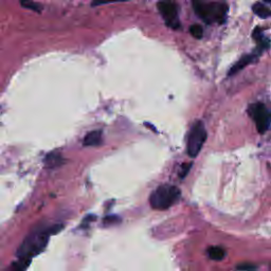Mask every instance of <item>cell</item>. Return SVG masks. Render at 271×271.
Here are the masks:
<instances>
[{
	"mask_svg": "<svg viewBox=\"0 0 271 271\" xmlns=\"http://www.w3.org/2000/svg\"><path fill=\"white\" fill-rule=\"evenodd\" d=\"M58 230H61V227L55 225L49 228L39 227L32 231L26 239L18 248L17 257H27L31 258L37 254H39L46 248L49 237L52 234H55Z\"/></svg>",
	"mask_w": 271,
	"mask_h": 271,
	"instance_id": "cell-1",
	"label": "cell"
},
{
	"mask_svg": "<svg viewBox=\"0 0 271 271\" xmlns=\"http://www.w3.org/2000/svg\"><path fill=\"white\" fill-rule=\"evenodd\" d=\"M182 196L180 190L172 185H162L150 194V207L156 210H166L174 206Z\"/></svg>",
	"mask_w": 271,
	"mask_h": 271,
	"instance_id": "cell-2",
	"label": "cell"
},
{
	"mask_svg": "<svg viewBox=\"0 0 271 271\" xmlns=\"http://www.w3.org/2000/svg\"><path fill=\"white\" fill-rule=\"evenodd\" d=\"M196 14L207 24H223L228 13V7L220 3L204 4L194 2L193 4Z\"/></svg>",
	"mask_w": 271,
	"mask_h": 271,
	"instance_id": "cell-3",
	"label": "cell"
},
{
	"mask_svg": "<svg viewBox=\"0 0 271 271\" xmlns=\"http://www.w3.org/2000/svg\"><path fill=\"white\" fill-rule=\"evenodd\" d=\"M207 140V130L202 121H197L190 129L187 141V150L190 157L195 158L200 153Z\"/></svg>",
	"mask_w": 271,
	"mask_h": 271,
	"instance_id": "cell-4",
	"label": "cell"
},
{
	"mask_svg": "<svg viewBox=\"0 0 271 271\" xmlns=\"http://www.w3.org/2000/svg\"><path fill=\"white\" fill-rule=\"evenodd\" d=\"M249 115L255 122L257 132L265 134L270 128L271 117L269 109L262 103H255L249 107Z\"/></svg>",
	"mask_w": 271,
	"mask_h": 271,
	"instance_id": "cell-5",
	"label": "cell"
},
{
	"mask_svg": "<svg viewBox=\"0 0 271 271\" xmlns=\"http://www.w3.org/2000/svg\"><path fill=\"white\" fill-rule=\"evenodd\" d=\"M158 10L163 16L166 25L173 29H178L180 23L177 18V6L174 0H160Z\"/></svg>",
	"mask_w": 271,
	"mask_h": 271,
	"instance_id": "cell-6",
	"label": "cell"
},
{
	"mask_svg": "<svg viewBox=\"0 0 271 271\" xmlns=\"http://www.w3.org/2000/svg\"><path fill=\"white\" fill-rule=\"evenodd\" d=\"M102 143V132L101 130H93L88 133L85 138L83 144L85 146H99Z\"/></svg>",
	"mask_w": 271,
	"mask_h": 271,
	"instance_id": "cell-7",
	"label": "cell"
},
{
	"mask_svg": "<svg viewBox=\"0 0 271 271\" xmlns=\"http://www.w3.org/2000/svg\"><path fill=\"white\" fill-rule=\"evenodd\" d=\"M252 61H253V55H245V56H243L232 68L230 69V71L228 72V75L232 76V75L236 74L237 72L240 71V70H243L244 68H246V66H248Z\"/></svg>",
	"mask_w": 271,
	"mask_h": 271,
	"instance_id": "cell-8",
	"label": "cell"
},
{
	"mask_svg": "<svg viewBox=\"0 0 271 271\" xmlns=\"http://www.w3.org/2000/svg\"><path fill=\"white\" fill-rule=\"evenodd\" d=\"M63 163V157L61 154H58L56 152L51 153L46 156L45 158V164L47 167H57Z\"/></svg>",
	"mask_w": 271,
	"mask_h": 271,
	"instance_id": "cell-9",
	"label": "cell"
},
{
	"mask_svg": "<svg viewBox=\"0 0 271 271\" xmlns=\"http://www.w3.org/2000/svg\"><path fill=\"white\" fill-rule=\"evenodd\" d=\"M252 10H253V12L254 14H256L258 17L260 18H268L270 16V10L264 6L263 4H260V3H256L253 5L252 7Z\"/></svg>",
	"mask_w": 271,
	"mask_h": 271,
	"instance_id": "cell-10",
	"label": "cell"
},
{
	"mask_svg": "<svg viewBox=\"0 0 271 271\" xmlns=\"http://www.w3.org/2000/svg\"><path fill=\"white\" fill-rule=\"evenodd\" d=\"M30 263H31V258L18 257L16 262H14L12 265V270L13 271H26Z\"/></svg>",
	"mask_w": 271,
	"mask_h": 271,
	"instance_id": "cell-11",
	"label": "cell"
},
{
	"mask_svg": "<svg viewBox=\"0 0 271 271\" xmlns=\"http://www.w3.org/2000/svg\"><path fill=\"white\" fill-rule=\"evenodd\" d=\"M226 255V251L222 247H212L209 249V256L211 259L220 260Z\"/></svg>",
	"mask_w": 271,
	"mask_h": 271,
	"instance_id": "cell-12",
	"label": "cell"
},
{
	"mask_svg": "<svg viewBox=\"0 0 271 271\" xmlns=\"http://www.w3.org/2000/svg\"><path fill=\"white\" fill-rule=\"evenodd\" d=\"M190 33L192 34L193 37L197 38V39H200L203 37V34H204V30L203 28L200 27L199 25H192L190 28Z\"/></svg>",
	"mask_w": 271,
	"mask_h": 271,
	"instance_id": "cell-13",
	"label": "cell"
},
{
	"mask_svg": "<svg viewBox=\"0 0 271 271\" xmlns=\"http://www.w3.org/2000/svg\"><path fill=\"white\" fill-rule=\"evenodd\" d=\"M121 2H127V0H94L92 6L98 7V6H102V5L113 4V3H121Z\"/></svg>",
	"mask_w": 271,
	"mask_h": 271,
	"instance_id": "cell-14",
	"label": "cell"
},
{
	"mask_svg": "<svg viewBox=\"0 0 271 271\" xmlns=\"http://www.w3.org/2000/svg\"><path fill=\"white\" fill-rule=\"evenodd\" d=\"M22 5L26 8H29V9H31V10H35V11H39V6L36 5V4H33L30 2V0H22Z\"/></svg>",
	"mask_w": 271,
	"mask_h": 271,
	"instance_id": "cell-15",
	"label": "cell"
},
{
	"mask_svg": "<svg viewBox=\"0 0 271 271\" xmlns=\"http://www.w3.org/2000/svg\"><path fill=\"white\" fill-rule=\"evenodd\" d=\"M236 269L238 270H243V271H251L254 270L255 266L253 264H248V263H244V264H239L236 266Z\"/></svg>",
	"mask_w": 271,
	"mask_h": 271,
	"instance_id": "cell-16",
	"label": "cell"
},
{
	"mask_svg": "<svg viewBox=\"0 0 271 271\" xmlns=\"http://www.w3.org/2000/svg\"><path fill=\"white\" fill-rule=\"evenodd\" d=\"M264 36H263V32H262V29L260 28H256L254 31H253V38L255 39V41L259 42L260 39H262Z\"/></svg>",
	"mask_w": 271,
	"mask_h": 271,
	"instance_id": "cell-17",
	"label": "cell"
},
{
	"mask_svg": "<svg viewBox=\"0 0 271 271\" xmlns=\"http://www.w3.org/2000/svg\"><path fill=\"white\" fill-rule=\"evenodd\" d=\"M191 165H192V164H189L188 165V167L186 166V164H185V166H184V170H183V172H182V177H185L187 174H188V172H189V168L191 167Z\"/></svg>",
	"mask_w": 271,
	"mask_h": 271,
	"instance_id": "cell-18",
	"label": "cell"
},
{
	"mask_svg": "<svg viewBox=\"0 0 271 271\" xmlns=\"http://www.w3.org/2000/svg\"><path fill=\"white\" fill-rule=\"evenodd\" d=\"M265 2H266V3H270V0H265Z\"/></svg>",
	"mask_w": 271,
	"mask_h": 271,
	"instance_id": "cell-19",
	"label": "cell"
}]
</instances>
